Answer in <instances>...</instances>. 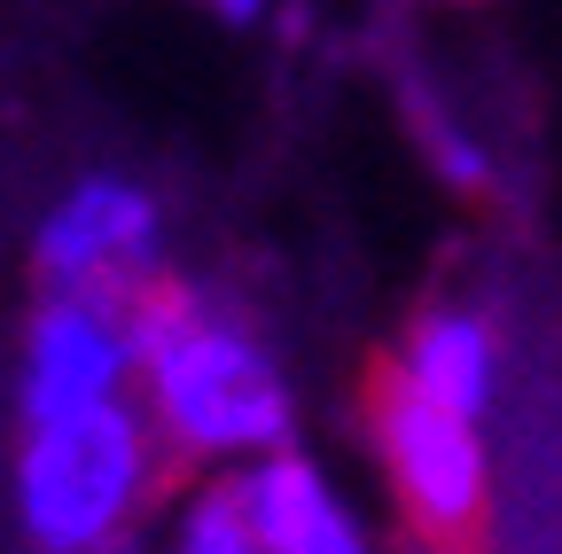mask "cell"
<instances>
[{
  "label": "cell",
  "instance_id": "cell-1",
  "mask_svg": "<svg viewBox=\"0 0 562 554\" xmlns=\"http://www.w3.org/2000/svg\"><path fill=\"white\" fill-rule=\"evenodd\" d=\"M133 328V352L149 368V398H157V422L172 461L188 453H243V445H281L290 438V391H281L266 343L220 313L203 290L172 282H140L125 305Z\"/></svg>",
  "mask_w": 562,
  "mask_h": 554
},
{
  "label": "cell",
  "instance_id": "cell-5",
  "mask_svg": "<svg viewBox=\"0 0 562 554\" xmlns=\"http://www.w3.org/2000/svg\"><path fill=\"white\" fill-rule=\"evenodd\" d=\"M133 328L117 305L102 297H47L24 343V422H63L110 398V383L125 375Z\"/></svg>",
  "mask_w": 562,
  "mask_h": 554
},
{
  "label": "cell",
  "instance_id": "cell-3",
  "mask_svg": "<svg viewBox=\"0 0 562 554\" xmlns=\"http://www.w3.org/2000/svg\"><path fill=\"white\" fill-rule=\"evenodd\" d=\"M180 468L157 461L149 422L133 406L102 398L87 414L40 422L24 461H16V493H24V531L47 554H102L125 516L140 508L149 484H172Z\"/></svg>",
  "mask_w": 562,
  "mask_h": 554
},
{
  "label": "cell",
  "instance_id": "cell-4",
  "mask_svg": "<svg viewBox=\"0 0 562 554\" xmlns=\"http://www.w3.org/2000/svg\"><path fill=\"white\" fill-rule=\"evenodd\" d=\"M40 282L47 297H102L125 313L140 282H157V203L125 180L70 188L40 227Z\"/></svg>",
  "mask_w": 562,
  "mask_h": 554
},
{
  "label": "cell",
  "instance_id": "cell-9",
  "mask_svg": "<svg viewBox=\"0 0 562 554\" xmlns=\"http://www.w3.org/2000/svg\"><path fill=\"white\" fill-rule=\"evenodd\" d=\"M211 9H220V16H235V24H250V16H258V0H211Z\"/></svg>",
  "mask_w": 562,
  "mask_h": 554
},
{
  "label": "cell",
  "instance_id": "cell-2",
  "mask_svg": "<svg viewBox=\"0 0 562 554\" xmlns=\"http://www.w3.org/2000/svg\"><path fill=\"white\" fill-rule=\"evenodd\" d=\"M360 430L422 554H492V468L476 445V414L430 398L398 352H375L360 368Z\"/></svg>",
  "mask_w": 562,
  "mask_h": 554
},
{
  "label": "cell",
  "instance_id": "cell-6",
  "mask_svg": "<svg viewBox=\"0 0 562 554\" xmlns=\"http://www.w3.org/2000/svg\"><path fill=\"white\" fill-rule=\"evenodd\" d=\"M243 508L258 531V554H368V539L351 531V516L336 508V493L290 453H273L250 484H243Z\"/></svg>",
  "mask_w": 562,
  "mask_h": 554
},
{
  "label": "cell",
  "instance_id": "cell-7",
  "mask_svg": "<svg viewBox=\"0 0 562 554\" xmlns=\"http://www.w3.org/2000/svg\"><path fill=\"white\" fill-rule=\"evenodd\" d=\"M398 360L414 368V383L430 391V398H446L461 414H484V398H492V328L476 313L430 305V313L406 328V352Z\"/></svg>",
  "mask_w": 562,
  "mask_h": 554
},
{
  "label": "cell",
  "instance_id": "cell-8",
  "mask_svg": "<svg viewBox=\"0 0 562 554\" xmlns=\"http://www.w3.org/2000/svg\"><path fill=\"white\" fill-rule=\"evenodd\" d=\"M102 554H133V546H102ZM172 554H258V531H250V508H243V484H220V493H203L172 539Z\"/></svg>",
  "mask_w": 562,
  "mask_h": 554
}]
</instances>
